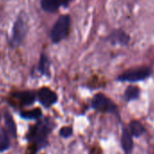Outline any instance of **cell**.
<instances>
[{"label": "cell", "mask_w": 154, "mask_h": 154, "mask_svg": "<svg viewBox=\"0 0 154 154\" xmlns=\"http://www.w3.org/2000/svg\"><path fill=\"white\" fill-rule=\"evenodd\" d=\"M92 105L93 108L103 112H114L116 110L115 105L103 94L95 95L93 98Z\"/></svg>", "instance_id": "5"}, {"label": "cell", "mask_w": 154, "mask_h": 154, "mask_svg": "<svg viewBox=\"0 0 154 154\" xmlns=\"http://www.w3.org/2000/svg\"><path fill=\"white\" fill-rule=\"evenodd\" d=\"M37 97H38V99L41 102V104L43 106H44L45 107L51 106L57 100L56 94L54 91H52L51 89L47 88H42L38 91Z\"/></svg>", "instance_id": "6"}, {"label": "cell", "mask_w": 154, "mask_h": 154, "mask_svg": "<svg viewBox=\"0 0 154 154\" xmlns=\"http://www.w3.org/2000/svg\"><path fill=\"white\" fill-rule=\"evenodd\" d=\"M72 134H73V129L71 127H63L60 130V135L64 138H67Z\"/></svg>", "instance_id": "17"}, {"label": "cell", "mask_w": 154, "mask_h": 154, "mask_svg": "<svg viewBox=\"0 0 154 154\" xmlns=\"http://www.w3.org/2000/svg\"><path fill=\"white\" fill-rule=\"evenodd\" d=\"M129 127H130V131H129L130 134L133 136H134V137H140L144 133L143 125L140 122H138V121H133L130 124Z\"/></svg>", "instance_id": "11"}, {"label": "cell", "mask_w": 154, "mask_h": 154, "mask_svg": "<svg viewBox=\"0 0 154 154\" xmlns=\"http://www.w3.org/2000/svg\"><path fill=\"white\" fill-rule=\"evenodd\" d=\"M109 40L113 44H121V45H127L129 41H130V37L129 35L124 32L122 30H117L114 31L110 36H109Z\"/></svg>", "instance_id": "7"}, {"label": "cell", "mask_w": 154, "mask_h": 154, "mask_svg": "<svg viewBox=\"0 0 154 154\" xmlns=\"http://www.w3.org/2000/svg\"><path fill=\"white\" fill-rule=\"evenodd\" d=\"M15 98H17L23 105L28 106L34 102L35 95L32 91H25V92H19L15 95Z\"/></svg>", "instance_id": "10"}, {"label": "cell", "mask_w": 154, "mask_h": 154, "mask_svg": "<svg viewBox=\"0 0 154 154\" xmlns=\"http://www.w3.org/2000/svg\"><path fill=\"white\" fill-rule=\"evenodd\" d=\"M64 1H65V3H66V5H67V4H68V3H69L71 0H64Z\"/></svg>", "instance_id": "18"}, {"label": "cell", "mask_w": 154, "mask_h": 154, "mask_svg": "<svg viewBox=\"0 0 154 154\" xmlns=\"http://www.w3.org/2000/svg\"><path fill=\"white\" fill-rule=\"evenodd\" d=\"M48 132L49 128L45 123H38L30 130L28 134V140L32 143H34L36 145L44 143L46 139Z\"/></svg>", "instance_id": "4"}, {"label": "cell", "mask_w": 154, "mask_h": 154, "mask_svg": "<svg viewBox=\"0 0 154 154\" xmlns=\"http://www.w3.org/2000/svg\"><path fill=\"white\" fill-rule=\"evenodd\" d=\"M139 96H140V89L139 88L134 87V86L128 87L124 94V97L127 101L135 100L139 97Z\"/></svg>", "instance_id": "13"}, {"label": "cell", "mask_w": 154, "mask_h": 154, "mask_svg": "<svg viewBox=\"0 0 154 154\" xmlns=\"http://www.w3.org/2000/svg\"><path fill=\"white\" fill-rule=\"evenodd\" d=\"M49 67H50V62L47 58V56L43 53L41 55L39 64H38V70L44 75H49Z\"/></svg>", "instance_id": "12"}, {"label": "cell", "mask_w": 154, "mask_h": 154, "mask_svg": "<svg viewBox=\"0 0 154 154\" xmlns=\"http://www.w3.org/2000/svg\"><path fill=\"white\" fill-rule=\"evenodd\" d=\"M61 5H66L64 0H41V6L43 10L48 13L57 11Z\"/></svg>", "instance_id": "8"}, {"label": "cell", "mask_w": 154, "mask_h": 154, "mask_svg": "<svg viewBox=\"0 0 154 154\" xmlns=\"http://www.w3.org/2000/svg\"><path fill=\"white\" fill-rule=\"evenodd\" d=\"M24 118L26 119H38L42 116V112L40 109H34L31 111H26L22 113L21 115Z\"/></svg>", "instance_id": "16"}, {"label": "cell", "mask_w": 154, "mask_h": 154, "mask_svg": "<svg viewBox=\"0 0 154 154\" xmlns=\"http://www.w3.org/2000/svg\"><path fill=\"white\" fill-rule=\"evenodd\" d=\"M152 73V69L148 67H141L133 69H129L118 77L120 81H128V82H137L140 80H144L149 78Z\"/></svg>", "instance_id": "3"}, {"label": "cell", "mask_w": 154, "mask_h": 154, "mask_svg": "<svg viewBox=\"0 0 154 154\" xmlns=\"http://www.w3.org/2000/svg\"><path fill=\"white\" fill-rule=\"evenodd\" d=\"M27 22L25 20V15L20 14L13 26L12 30V38H11V45L12 46H18L24 41L26 33H27Z\"/></svg>", "instance_id": "2"}, {"label": "cell", "mask_w": 154, "mask_h": 154, "mask_svg": "<svg viewBox=\"0 0 154 154\" xmlns=\"http://www.w3.org/2000/svg\"><path fill=\"white\" fill-rule=\"evenodd\" d=\"M9 147V139L7 132L5 129H2L0 132V152L7 150Z\"/></svg>", "instance_id": "15"}, {"label": "cell", "mask_w": 154, "mask_h": 154, "mask_svg": "<svg viewBox=\"0 0 154 154\" xmlns=\"http://www.w3.org/2000/svg\"><path fill=\"white\" fill-rule=\"evenodd\" d=\"M5 126L7 128L8 133L13 137H15V132H16L15 125V122H14L12 116L9 114H7V113H5Z\"/></svg>", "instance_id": "14"}, {"label": "cell", "mask_w": 154, "mask_h": 154, "mask_svg": "<svg viewBox=\"0 0 154 154\" xmlns=\"http://www.w3.org/2000/svg\"><path fill=\"white\" fill-rule=\"evenodd\" d=\"M122 145L123 148V151L126 154H130L133 148V142L132 139V134L130 132L126 129L123 130V135H122Z\"/></svg>", "instance_id": "9"}, {"label": "cell", "mask_w": 154, "mask_h": 154, "mask_svg": "<svg viewBox=\"0 0 154 154\" xmlns=\"http://www.w3.org/2000/svg\"><path fill=\"white\" fill-rule=\"evenodd\" d=\"M70 23H71V18L68 14L61 15L57 19L50 33L51 40L53 41V42L57 43L63 41L67 36L70 28Z\"/></svg>", "instance_id": "1"}]
</instances>
